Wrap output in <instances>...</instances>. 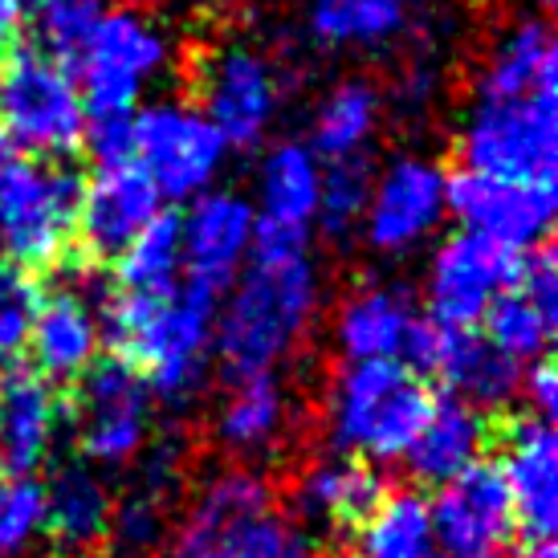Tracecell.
Segmentation results:
<instances>
[{
  "label": "cell",
  "instance_id": "31",
  "mask_svg": "<svg viewBox=\"0 0 558 558\" xmlns=\"http://www.w3.org/2000/svg\"><path fill=\"white\" fill-rule=\"evenodd\" d=\"M428 494L412 485L384 489L367 518L351 530V558H436Z\"/></svg>",
  "mask_w": 558,
  "mask_h": 558
},
{
  "label": "cell",
  "instance_id": "24",
  "mask_svg": "<svg viewBox=\"0 0 558 558\" xmlns=\"http://www.w3.org/2000/svg\"><path fill=\"white\" fill-rule=\"evenodd\" d=\"M294 433V400L281 375L236 379L213 412V440L233 461H265L286 449Z\"/></svg>",
  "mask_w": 558,
  "mask_h": 558
},
{
  "label": "cell",
  "instance_id": "45",
  "mask_svg": "<svg viewBox=\"0 0 558 558\" xmlns=\"http://www.w3.org/2000/svg\"><path fill=\"white\" fill-rule=\"evenodd\" d=\"M4 74H9V49L0 41V86H4Z\"/></svg>",
  "mask_w": 558,
  "mask_h": 558
},
{
  "label": "cell",
  "instance_id": "16",
  "mask_svg": "<svg viewBox=\"0 0 558 558\" xmlns=\"http://www.w3.org/2000/svg\"><path fill=\"white\" fill-rule=\"evenodd\" d=\"M257 220L253 204L236 187H213L187 204L180 217V253H184V290L220 302L253 257Z\"/></svg>",
  "mask_w": 558,
  "mask_h": 558
},
{
  "label": "cell",
  "instance_id": "15",
  "mask_svg": "<svg viewBox=\"0 0 558 558\" xmlns=\"http://www.w3.org/2000/svg\"><path fill=\"white\" fill-rule=\"evenodd\" d=\"M326 163L306 140H278L262 151L253 175V220H257V253H294L311 248L318 192Z\"/></svg>",
  "mask_w": 558,
  "mask_h": 558
},
{
  "label": "cell",
  "instance_id": "20",
  "mask_svg": "<svg viewBox=\"0 0 558 558\" xmlns=\"http://www.w3.org/2000/svg\"><path fill=\"white\" fill-rule=\"evenodd\" d=\"M420 306L403 281H355L330 314V342L342 363H403L420 326Z\"/></svg>",
  "mask_w": 558,
  "mask_h": 558
},
{
  "label": "cell",
  "instance_id": "39",
  "mask_svg": "<svg viewBox=\"0 0 558 558\" xmlns=\"http://www.w3.org/2000/svg\"><path fill=\"white\" fill-rule=\"evenodd\" d=\"M518 400H526L530 416L555 420L558 375H555V367H550V359H543V363H530L526 372H522V391H518Z\"/></svg>",
  "mask_w": 558,
  "mask_h": 558
},
{
  "label": "cell",
  "instance_id": "11",
  "mask_svg": "<svg viewBox=\"0 0 558 558\" xmlns=\"http://www.w3.org/2000/svg\"><path fill=\"white\" fill-rule=\"evenodd\" d=\"M78 461L90 469H131L156 440V400L143 375L114 355H102L78 379L74 400Z\"/></svg>",
  "mask_w": 558,
  "mask_h": 558
},
{
  "label": "cell",
  "instance_id": "38",
  "mask_svg": "<svg viewBox=\"0 0 558 558\" xmlns=\"http://www.w3.org/2000/svg\"><path fill=\"white\" fill-rule=\"evenodd\" d=\"M131 123H135V114H86L82 147L90 151L98 168L131 159Z\"/></svg>",
  "mask_w": 558,
  "mask_h": 558
},
{
  "label": "cell",
  "instance_id": "30",
  "mask_svg": "<svg viewBox=\"0 0 558 558\" xmlns=\"http://www.w3.org/2000/svg\"><path fill=\"white\" fill-rule=\"evenodd\" d=\"M46 494V534L62 546L65 555L98 550V543L110 534L114 494L107 477L86 461H65L41 481Z\"/></svg>",
  "mask_w": 558,
  "mask_h": 558
},
{
  "label": "cell",
  "instance_id": "40",
  "mask_svg": "<svg viewBox=\"0 0 558 558\" xmlns=\"http://www.w3.org/2000/svg\"><path fill=\"white\" fill-rule=\"evenodd\" d=\"M436 62L428 58H416V62L403 70L400 86H396V102L403 110H428L436 102Z\"/></svg>",
  "mask_w": 558,
  "mask_h": 558
},
{
  "label": "cell",
  "instance_id": "9",
  "mask_svg": "<svg viewBox=\"0 0 558 558\" xmlns=\"http://www.w3.org/2000/svg\"><path fill=\"white\" fill-rule=\"evenodd\" d=\"M131 163L151 180L159 201H196L213 192L229 163V143L196 102H143L131 123Z\"/></svg>",
  "mask_w": 558,
  "mask_h": 558
},
{
  "label": "cell",
  "instance_id": "21",
  "mask_svg": "<svg viewBox=\"0 0 558 558\" xmlns=\"http://www.w3.org/2000/svg\"><path fill=\"white\" fill-rule=\"evenodd\" d=\"M159 213H163L159 192L131 159L107 163V168H94L90 180H82L74 236L94 262H114Z\"/></svg>",
  "mask_w": 558,
  "mask_h": 558
},
{
  "label": "cell",
  "instance_id": "29",
  "mask_svg": "<svg viewBox=\"0 0 558 558\" xmlns=\"http://www.w3.org/2000/svg\"><path fill=\"white\" fill-rule=\"evenodd\" d=\"M388 98L379 82L367 74H347L330 82L318 102L311 107V151L323 163H347V159H367L372 143L379 140Z\"/></svg>",
  "mask_w": 558,
  "mask_h": 558
},
{
  "label": "cell",
  "instance_id": "12",
  "mask_svg": "<svg viewBox=\"0 0 558 558\" xmlns=\"http://www.w3.org/2000/svg\"><path fill=\"white\" fill-rule=\"evenodd\" d=\"M449 220V171L424 151H400L372 175L367 213L359 225L363 245L379 257H408Z\"/></svg>",
  "mask_w": 558,
  "mask_h": 558
},
{
  "label": "cell",
  "instance_id": "10",
  "mask_svg": "<svg viewBox=\"0 0 558 558\" xmlns=\"http://www.w3.org/2000/svg\"><path fill=\"white\" fill-rule=\"evenodd\" d=\"M281 98L286 86L278 62L253 41H217L196 62V107L220 131L229 151H248L269 140Z\"/></svg>",
  "mask_w": 558,
  "mask_h": 558
},
{
  "label": "cell",
  "instance_id": "44",
  "mask_svg": "<svg viewBox=\"0 0 558 558\" xmlns=\"http://www.w3.org/2000/svg\"><path fill=\"white\" fill-rule=\"evenodd\" d=\"M281 558H314V555H311V550H306V546H302V543H298V538H294V546H290V550H286V555H281Z\"/></svg>",
  "mask_w": 558,
  "mask_h": 558
},
{
  "label": "cell",
  "instance_id": "13",
  "mask_svg": "<svg viewBox=\"0 0 558 558\" xmlns=\"http://www.w3.org/2000/svg\"><path fill=\"white\" fill-rule=\"evenodd\" d=\"M522 253L485 236L449 233L428 253L420 281V314L440 330H477L485 311L518 278Z\"/></svg>",
  "mask_w": 558,
  "mask_h": 558
},
{
  "label": "cell",
  "instance_id": "43",
  "mask_svg": "<svg viewBox=\"0 0 558 558\" xmlns=\"http://www.w3.org/2000/svg\"><path fill=\"white\" fill-rule=\"evenodd\" d=\"M16 9H33V13H41L46 4H53V0H13Z\"/></svg>",
  "mask_w": 558,
  "mask_h": 558
},
{
  "label": "cell",
  "instance_id": "41",
  "mask_svg": "<svg viewBox=\"0 0 558 558\" xmlns=\"http://www.w3.org/2000/svg\"><path fill=\"white\" fill-rule=\"evenodd\" d=\"M16 13H21V9H16L13 0H0V41H4V37H9V33H13V25H16Z\"/></svg>",
  "mask_w": 558,
  "mask_h": 558
},
{
  "label": "cell",
  "instance_id": "33",
  "mask_svg": "<svg viewBox=\"0 0 558 558\" xmlns=\"http://www.w3.org/2000/svg\"><path fill=\"white\" fill-rule=\"evenodd\" d=\"M485 335L481 339L494 347L497 355H506L510 363H518L526 372L530 363L550 359V342H555L558 314L543 311L538 302H530L518 286H510L506 294L497 298L494 306L481 318Z\"/></svg>",
  "mask_w": 558,
  "mask_h": 558
},
{
  "label": "cell",
  "instance_id": "36",
  "mask_svg": "<svg viewBox=\"0 0 558 558\" xmlns=\"http://www.w3.org/2000/svg\"><path fill=\"white\" fill-rule=\"evenodd\" d=\"M46 534V494L37 477H0V558H21Z\"/></svg>",
  "mask_w": 558,
  "mask_h": 558
},
{
  "label": "cell",
  "instance_id": "1",
  "mask_svg": "<svg viewBox=\"0 0 558 558\" xmlns=\"http://www.w3.org/2000/svg\"><path fill=\"white\" fill-rule=\"evenodd\" d=\"M465 171L555 184L558 168V46L546 16H518L477 58L457 119Z\"/></svg>",
  "mask_w": 558,
  "mask_h": 558
},
{
  "label": "cell",
  "instance_id": "28",
  "mask_svg": "<svg viewBox=\"0 0 558 558\" xmlns=\"http://www.w3.org/2000/svg\"><path fill=\"white\" fill-rule=\"evenodd\" d=\"M416 25L420 0H306V33L326 53H391Z\"/></svg>",
  "mask_w": 558,
  "mask_h": 558
},
{
  "label": "cell",
  "instance_id": "7",
  "mask_svg": "<svg viewBox=\"0 0 558 558\" xmlns=\"http://www.w3.org/2000/svg\"><path fill=\"white\" fill-rule=\"evenodd\" d=\"M175 65L168 25L143 4H110L90 46L78 58V82L86 114H135L143 94Z\"/></svg>",
  "mask_w": 558,
  "mask_h": 558
},
{
  "label": "cell",
  "instance_id": "34",
  "mask_svg": "<svg viewBox=\"0 0 558 558\" xmlns=\"http://www.w3.org/2000/svg\"><path fill=\"white\" fill-rule=\"evenodd\" d=\"M372 159H347V163H326L323 192H318V217L314 233L326 236L330 245H347L359 236L367 196H372Z\"/></svg>",
  "mask_w": 558,
  "mask_h": 558
},
{
  "label": "cell",
  "instance_id": "23",
  "mask_svg": "<svg viewBox=\"0 0 558 558\" xmlns=\"http://www.w3.org/2000/svg\"><path fill=\"white\" fill-rule=\"evenodd\" d=\"M65 408L53 384L29 367L0 375V477H37L62 440Z\"/></svg>",
  "mask_w": 558,
  "mask_h": 558
},
{
  "label": "cell",
  "instance_id": "8",
  "mask_svg": "<svg viewBox=\"0 0 558 558\" xmlns=\"http://www.w3.org/2000/svg\"><path fill=\"white\" fill-rule=\"evenodd\" d=\"M86 102L74 74L41 49L9 53V74L0 86V135L29 159L62 163L82 147Z\"/></svg>",
  "mask_w": 558,
  "mask_h": 558
},
{
  "label": "cell",
  "instance_id": "19",
  "mask_svg": "<svg viewBox=\"0 0 558 558\" xmlns=\"http://www.w3.org/2000/svg\"><path fill=\"white\" fill-rule=\"evenodd\" d=\"M497 473L526 543H550L558 530V436L550 420L522 412L497 433Z\"/></svg>",
  "mask_w": 558,
  "mask_h": 558
},
{
  "label": "cell",
  "instance_id": "26",
  "mask_svg": "<svg viewBox=\"0 0 558 558\" xmlns=\"http://www.w3.org/2000/svg\"><path fill=\"white\" fill-rule=\"evenodd\" d=\"M180 461L184 452L168 440H151L135 461V481L123 497H114L110 513V543L123 555H156L171 534V497L180 489Z\"/></svg>",
  "mask_w": 558,
  "mask_h": 558
},
{
  "label": "cell",
  "instance_id": "48",
  "mask_svg": "<svg viewBox=\"0 0 558 558\" xmlns=\"http://www.w3.org/2000/svg\"><path fill=\"white\" fill-rule=\"evenodd\" d=\"M208 4H229V0H208Z\"/></svg>",
  "mask_w": 558,
  "mask_h": 558
},
{
  "label": "cell",
  "instance_id": "18",
  "mask_svg": "<svg viewBox=\"0 0 558 558\" xmlns=\"http://www.w3.org/2000/svg\"><path fill=\"white\" fill-rule=\"evenodd\" d=\"M436 550L445 558H501L518 538L510 494L494 461H481L428 497Z\"/></svg>",
  "mask_w": 558,
  "mask_h": 558
},
{
  "label": "cell",
  "instance_id": "4",
  "mask_svg": "<svg viewBox=\"0 0 558 558\" xmlns=\"http://www.w3.org/2000/svg\"><path fill=\"white\" fill-rule=\"evenodd\" d=\"M428 379L408 363H342L323 400V436L335 457L367 469L403 461L433 408Z\"/></svg>",
  "mask_w": 558,
  "mask_h": 558
},
{
  "label": "cell",
  "instance_id": "17",
  "mask_svg": "<svg viewBox=\"0 0 558 558\" xmlns=\"http://www.w3.org/2000/svg\"><path fill=\"white\" fill-rule=\"evenodd\" d=\"M403 363L424 379L428 375L440 379L452 400L469 403L485 416L497 408H510L522 391V367L497 355L477 330H440L428 318H420Z\"/></svg>",
  "mask_w": 558,
  "mask_h": 558
},
{
  "label": "cell",
  "instance_id": "25",
  "mask_svg": "<svg viewBox=\"0 0 558 558\" xmlns=\"http://www.w3.org/2000/svg\"><path fill=\"white\" fill-rule=\"evenodd\" d=\"M379 497H384L379 473L335 452L311 457L290 481V506L298 522L323 534H351Z\"/></svg>",
  "mask_w": 558,
  "mask_h": 558
},
{
  "label": "cell",
  "instance_id": "27",
  "mask_svg": "<svg viewBox=\"0 0 558 558\" xmlns=\"http://www.w3.org/2000/svg\"><path fill=\"white\" fill-rule=\"evenodd\" d=\"M489 445H494V420L477 408H469V403L445 396V400H433L416 440L403 452V465L420 485L440 489L461 473H469L473 465H481Z\"/></svg>",
  "mask_w": 558,
  "mask_h": 558
},
{
  "label": "cell",
  "instance_id": "14",
  "mask_svg": "<svg viewBox=\"0 0 558 558\" xmlns=\"http://www.w3.org/2000/svg\"><path fill=\"white\" fill-rule=\"evenodd\" d=\"M449 220H457V233H473L513 253H530L550 241L555 184H530V180L461 168L449 175Z\"/></svg>",
  "mask_w": 558,
  "mask_h": 558
},
{
  "label": "cell",
  "instance_id": "46",
  "mask_svg": "<svg viewBox=\"0 0 558 558\" xmlns=\"http://www.w3.org/2000/svg\"><path fill=\"white\" fill-rule=\"evenodd\" d=\"M530 4H534V9H543V13H546V9L555 4V0H530Z\"/></svg>",
  "mask_w": 558,
  "mask_h": 558
},
{
  "label": "cell",
  "instance_id": "37",
  "mask_svg": "<svg viewBox=\"0 0 558 558\" xmlns=\"http://www.w3.org/2000/svg\"><path fill=\"white\" fill-rule=\"evenodd\" d=\"M37 298H41V290H37V281L29 274L0 262V375L13 372L21 355H25Z\"/></svg>",
  "mask_w": 558,
  "mask_h": 558
},
{
  "label": "cell",
  "instance_id": "22",
  "mask_svg": "<svg viewBox=\"0 0 558 558\" xmlns=\"http://www.w3.org/2000/svg\"><path fill=\"white\" fill-rule=\"evenodd\" d=\"M98 298H90L82 286H62L37 298V311L29 323L25 355L33 359L29 372H37L46 384H78L102 359V318Z\"/></svg>",
  "mask_w": 558,
  "mask_h": 558
},
{
  "label": "cell",
  "instance_id": "2",
  "mask_svg": "<svg viewBox=\"0 0 558 558\" xmlns=\"http://www.w3.org/2000/svg\"><path fill=\"white\" fill-rule=\"evenodd\" d=\"M323 314V269L311 248L257 253L217 302L213 363L225 379L278 375Z\"/></svg>",
  "mask_w": 558,
  "mask_h": 558
},
{
  "label": "cell",
  "instance_id": "35",
  "mask_svg": "<svg viewBox=\"0 0 558 558\" xmlns=\"http://www.w3.org/2000/svg\"><path fill=\"white\" fill-rule=\"evenodd\" d=\"M107 9L110 0H53V4H46L37 13V49L74 74L82 49L90 46Z\"/></svg>",
  "mask_w": 558,
  "mask_h": 558
},
{
  "label": "cell",
  "instance_id": "6",
  "mask_svg": "<svg viewBox=\"0 0 558 558\" xmlns=\"http://www.w3.org/2000/svg\"><path fill=\"white\" fill-rule=\"evenodd\" d=\"M82 175L0 147V262L21 274L49 269L65 257L78 225Z\"/></svg>",
  "mask_w": 558,
  "mask_h": 558
},
{
  "label": "cell",
  "instance_id": "49",
  "mask_svg": "<svg viewBox=\"0 0 558 558\" xmlns=\"http://www.w3.org/2000/svg\"><path fill=\"white\" fill-rule=\"evenodd\" d=\"M436 558H445V555H436Z\"/></svg>",
  "mask_w": 558,
  "mask_h": 558
},
{
  "label": "cell",
  "instance_id": "5",
  "mask_svg": "<svg viewBox=\"0 0 558 558\" xmlns=\"http://www.w3.org/2000/svg\"><path fill=\"white\" fill-rule=\"evenodd\" d=\"M290 546L294 530L278 513V489L253 465L208 473L168 534V558H281Z\"/></svg>",
  "mask_w": 558,
  "mask_h": 558
},
{
  "label": "cell",
  "instance_id": "3",
  "mask_svg": "<svg viewBox=\"0 0 558 558\" xmlns=\"http://www.w3.org/2000/svg\"><path fill=\"white\" fill-rule=\"evenodd\" d=\"M102 342L114 347V359L131 363L143 375L151 400L168 408H187L201 400L213 375V326L217 302L175 290L171 298L110 294L98 306Z\"/></svg>",
  "mask_w": 558,
  "mask_h": 558
},
{
  "label": "cell",
  "instance_id": "42",
  "mask_svg": "<svg viewBox=\"0 0 558 558\" xmlns=\"http://www.w3.org/2000/svg\"><path fill=\"white\" fill-rule=\"evenodd\" d=\"M518 558H558V555H555V543H526V550Z\"/></svg>",
  "mask_w": 558,
  "mask_h": 558
},
{
  "label": "cell",
  "instance_id": "32",
  "mask_svg": "<svg viewBox=\"0 0 558 558\" xmlns=\"http://www.w3.org/2000/svg\"><path fill=\"white\" fill-rule=\"evenodd\" d=\"M119 290L140 298H171L184 290V253H180V217L159 213L131 245L114 257Z\"/></svg>",
  "mask_w": 558,
  "mask_h": 558
},
{
  "label": "cell",
  "instance_id": "47",
  "mask_svg": "<svg viewBox=\"0 0 558 558\" xmlns=\"http://www.w3.org/2000/svg\"><path fill=\"white\" fill-rule=\"evenodd\" d=\"M70 558H107V555H98V550H82V555H70Z\"/></svg>",
  "mask_w": 558,
  "mask_h": 558
}]
</instances>
